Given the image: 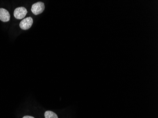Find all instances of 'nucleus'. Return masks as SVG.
Instances as JSON below:
<instances>
[{
    "mask_svg": "<svg viewBox=\"0 0 158 118\" xmlns=\"http://www.w3.org/2000/svg\"><path fill=\"white\" fill-rule=\"evenodd\" d=\"M45 8V6L44 2H39L33 4L31 7V11L34 15H37L42 13Z\"/></svg>",
    "mask_w": 158,
    "mask_h": 118,
    "instance_id": "obj_1",
    "label": "nucleus"
},
{
    "mask_svg": "<svg viewBox=\"0 0 158 118\" xmlns=\"http://www.w3.org/2000/svg\"><path fill=\"white\" fill-rule=\"evenodd\" d=\"M27 12V10L24 7H18L14 10V17L18 19H23L26 16Z\"/></svg>",
    "mask_w": 158,
    "mask_h": 118,
    "instance_id": "obj_2",
    "label": "nucleus"
},
{
    "mask_svg": "<svg viewBox=\"0 0 158 118\" xmlns=\"http://www.w3.org/2000/svg\"><path fill=\"white\" fill-rule=\"evenodd\" d=\"M33 20L31 17H27L23 19L19 23V26L23 30H27L31 27Z\"/></svg>",
    "mask_w": 158,
    "mask_h": 118,
    "instance_id": "obj_3",
    "label": "nucleus"
},
{
    "mask_svg": "<svg viewBox=\"0 0 158 118\" xmlns=\"http://www.w3.org/2000/svg\"><path fill=\"white\" fill-rule=\"evenodd\" d=\"M9 12L5 9L0 8V20L3 22H8L10 19Z\"/></svg>",
    "mask_w": 158,
    "mask_h": 118,
    "instance_id": "obj_4",
    "label": "nucleus"
},
{
    "mask_svg": "<svg viewBox=\"0 0 158 118\" xmlns=\"http://www.w3.org/2000/svg\"><path fill=\"white\" fill-rule=\"evenodd\" d=\"M45 118H58V116L55 112L50 111H47L45 112Z\"/></svg>",
    "mask_w": 158,
    "mask_h": 118,
    "instance_id": "obj_5",
    "label": "nucleus"
},
{
    "mask_svg": "<svg viewBox=\"0 0 158 118\" xmlns=\"http://www.w3.org/2000/svg\"><path fill=\"white\" fill-rule=\"evenodd\" d=\"M23 118H35L34 117H32L31 116H29V115H26L24 116Z\"/></svg>",
    "mask_w": 158,
    "mask_h": 118,
    "instance_id": "obj_6",
    "label": "nucleus"
}]
</instances>
